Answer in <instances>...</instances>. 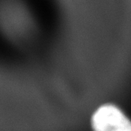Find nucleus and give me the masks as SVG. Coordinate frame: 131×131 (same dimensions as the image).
<instances>
[{"label": "nucleus", "mask_w": 131, "mask_h": 131, "mask_svg": "<svg viewBox=\"0 0 131 131\" xmlns=\"http://www.w3.org/2000/svg\"><path fill=\"white\" fill-rule=\"evenodd\" d=\"M92 125L94 131H131V122L117 107L107 104L93 115Z\"/></svg>", "instance_id": "1"}]
</instances>
